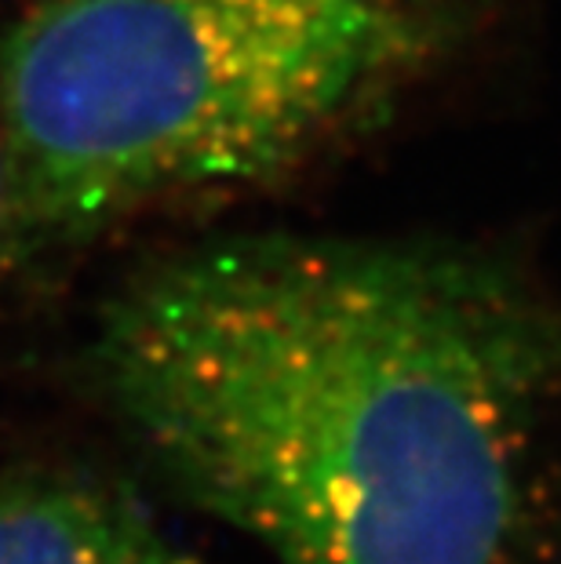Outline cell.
Instances as JSON below:
<instances>
[{"instance_id":"cell-1","label":"cell","mask_w":561,"mask_h":564,"mask_svg":"<svg viewBox=\"0 0 561 564\" xmlns=\"http://www.w3.org/2000/svg\"><path fill=\"white\" fill-rule=\"evenodd\" d=\"M95 371L161 470L281 564H515L561 310L460 248L237 237L128 284Z\"/></svg>"},{"instance_id":"cell-2","label":"cell","mask_w":561,"mask_h":564,"mask_svg":"<svg viewBox=\"0 0 561 564\" xmlns=\"http://www.w3.org/2000/svg\"><path fill=\"white\" fill-rule=\"evenodd\" d=\"M412 55L379 0H37L0 37L11 241L256 183Z\"/></svg>"},{"instance_id":"cell-3","label":"cell","mask_w":561,"mask_h":564,"mask_svg":"<svg viewBox=\"0 0 561 564\" xmlns=\"http://www.w3.org/2000/svg\"><path fill=\"white\" fill-rule=\"evenodd\" d=\"M0 564H201L121 491L74 477L0 488Z\"/></svg>"},{"instance_id":"cell-4","label":"cell","mask_w":561,"mask_h":564,"mask_svg":"<svg viewBox=\"0 0 561 564\" xmlns=\"http://www.w3.org/2000/svg\"><path fill=\"white\" fill-rule=\"evenodd\" d=\"M11 248V194H8V153L0 131V256Z\"/></svg>"}]
</instances>
